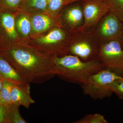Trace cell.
<instances>
[{
    "mask_svg": "<svg viewBox=\"0 0 123 123\" xmlns=\"http://www.w3.org/2000/svg\"><path fill=\"white\" fill-rule=\"evenodd\" d=\"M0 54L29 84H42L55 76L53 56L14 46L0 51Z\"/></svg>",
    "mask_w": 123,
    "mask_h": 123,
    "instance_id": "6da1fadb",
    "label": "cell"
},
{
    "mask_svg": "<svg viewBox=\"0 0 123 123\" xmlns=\"http://www.w3.org/2000/svg\"><path fill=\"white\" fill-rule=\"evenodd\" d=\"M53 72L68 81L82 85L94 74L106 68L99 59L84 61L75 56H53Z\"/></svg>",
    "mask_w": 123,
    "mask_h": 123,
    "instance_id": "7a4b0ae2",
    "label": "cell"
},
{
    "mask_svg": "<svg viewBox=\"0 0 123 123\" xmlns=\"http://www.w3.org/2000/svg\"><path fill=\"white\" fill-rule=\"evenodd\" d=\"M72 32V36L68 43V55L76 56L84 61L99 59L101 43L93 29Z\"/></svg>",
    "mask_w": 123,
    "mask_h": 123,
    "instance_id": "3957f363",
    "label": "cell"
},
{
    "mask_svg": "<svg viewBox=\"0 0 123 123\" xmlns=\"http://www.w3.org/2000/svg\"><path fill=\"white\" fill-rule=\"evenodd\" d=\"M123 77L118 73L108 68H105L91 76L81 85L84 94L95 99H102L109 98L112 93L109 86L117 80Z\"/></svg>",
    "mask_w": 123,
    "mask_h": 123,
    "instance_id": "277c9868",
    "label": "cell"
},
{
    "mask_svg": "<svg viewBox=\"0 0 123 123\" xmlns=\"http://www.w3.org/2000/svg\"><path fill=\"white\" fill-rule=\"evenodd\" d=\"M98 59L106 68L120 73L123 70V47L121 40L101 43Z\"/></svg>",
    "mask_w": 123,
    "mask_h": 123,
    "instance_id": "5b68a950",
    "label": "cell"
},
{
    "mask_svg": "<svg viewBox=\"0 0 123 123\" xmlns=\"http://www.w3.org/2000/svg\"><path fill=\"white\" fill-rule=\"evenodd\" d=\"M121 20L114 13L110 11L93 29L100 43L120 39L123 36Z\"/></svg>",
    "mask_w": 123,
    "mask_h": 123,
    "instance_id": "8992f818",
    "label": "cell"
},
{
    "mask_svg": "<svg viewBox=\"0 0 123 123\" xmlns=\"http://www.w3.org/2000/svg\"><path fill=\"white\" fill-rule=\"evenodd\" d=\"M81 4L84 17L83 25L78 30L87 31L94 28L110 11L106 0H83Z\"/></svg>",
    "mask_w": 123,
    "mask_h": 123,
    "instance_id": "52a82bcc",
    "label": "cell"
},
{
    "mask_svg": "<svg viewBox=\"0 0 123 123\" xmlns=\"http://www.w3.org/2000/svg\"><path fill=\"white\" fill-rule=\"evenodd\" d=\"M67 33L60 27H55L47 34L37 40L40 45L47 46L49 51L53 54V56L58 54L62 56L68 55Z\"/></svg>",
    "mask_w": 123,
    "mask_h": 123,
    "instance_id": "ba28073f",
    "label": "cell"
},
{
    "mask_svg": "<svg viewBox=\"0 0 123 123\" xmlns=\"http://www.w3.org/2000/svg\"><path fill=\"white\" fill-rule=\"evenodd\" d=\"M62 22L72 32L81 28L84 23L81 4H76L67 8L62 15Z\"/></svg>",
    "mask_w": 123,
    "mask_h": 123,
    "instance_id": "9c48e42d",
    "label": "cell"
},
{
    "mask_svg": "<svg viewBox=\"0 0 123 123\" xmlns=\"http://www.w3.org/2000/svg\"><path fill=\"white\" fill-rule=\"evenodd\" d=\"M10 97L12 104L19 106H22L27 109L31 105L35 103L31 97L30 84H13L10 91Z\"/></svg>",
    "mask_w": 123,
    "mask_h": 123,
    "instance_id": "30bf717a",
    "label": "cell"
},
{
    "mask_svg": "<svg viewBox=\"0 0 123 123\" xmlns=\"http://www.w3.org/2000/svg\"><path fill=\"white\" fill-rule=\"evenodd\" d=\"M0 77L6 81L15 85L29 84L23 80L17 71L0 54Z\"/></svg>",
    "mask_w": 123,
    "mask_h": 123,
    "instance_id": "8fae6325",
    "label": "cell"
},
{
    "mask_svg": "<svg viewBox=\"0 0 123 123\" xmlns=\"http://www.w3.org/2000/svg\"><path fill=\"white\" fill-rule=\"evenodd\" d=\"M0 22L6 30L11 42L15 40L18 35L15 29L16 24L14 15L7 11L0 10Z\"/></svg>",
    "mask_w": 123,
    "mask_h": 123,
    "instance_id": "7c38bea8",
    "label": "cell"
},
{
    "mask_svg": "<svg viewBox=\"0 0 123 123\" xmlns=\"http://www.w3.org/2000/svg\"><path fill=\"white\" fill-rule=\"evenodd\" d=\"M54 21L48 16L38 14L33 17L31 21L33 31L36 33H40L47 30L52 26Z\"/></svg>",
    "mask_w": 123,
    "mask_h": 123,
    "instance_id": "4fadbf2b",
    "label": "cell"
},
{
    "mask_svg": "<svg viewBox=\"0 0 123 123\" xmlns=\"http://www.w3.org/2000/svg\"><path fill=\"white\" fill-rule=\"evenodd\" d=\"M19 107L14 104L7 106L5 123H27L21 116Z\"/></svg>",
    "mask_w": 123,
    "mask_h": 123,
    "instance_id": "5bb4252c",
    "label": "cell"
},
{
    "mask_svg": "<svg viewBox=\"0 0 123 123\" xmlns=\"http://www.w3.org/2000/svg\"><path fill=\"white\" fill-rule=\"evenodd\" d=\"M16 25L18 30L24 36L29 35L30 33L32 27L31 22L26 16L20 17L17 20Z\"/></svg>",
    "mask_w": 123,
    "mask_h": 123,
    "instance_id": "9a60e30c",
    "label": "cell"
},
{
    "mask_svg": "<svg viewBox=\"0 0 123 123\" xmlns=\"http://www.w3.org/2000/svg\"><path fill=\"white\" fill-rule=\"evenodd\" d=\"M13 84L4 81L3 86L0 90L3 105L9 106L12 104L10 97V91Z\"/></svg>",
    "mask_w": 123,
    "mask_h": 123,
    "instance_id": "2e32d148",
    "label": "cell"
},
{
    "mask_svg": "<svg viewBox=\"0 0 123 123\" xmlns=\"http://www.w3.org/2000/svg\"><path fill=\"white\" fill-rule=\"evenodd\" d=\"M110 11L116 14L123 21V0H106Z\"/></svg>",
    "mask_w": 123,
    "mask_h": 123,
    "instance_id": "e0dca14e",
    "label": "cell"
},
{
    "mask_svg": "<svg viewBox=\"0 0 123 123\" xmlns=\"http://www.w3.org/2000/svg\"><path fill=\"white\" fill-rule=\"evenodd\" d=\"M75 123H108L103 116L99 114L86 115Z\"/></svg>",
    "mask_w": 123,
    "mask_h": 123,
    "instance_id": "ac0fdd59",
    "label": "cell"
},
{
    "mask_svg": "<svg viewBox=\"0 0 123 123\" xmlns=\"http://www.w3.org/2000/svg\"><path fill=\"white\" fill-rule=\"evenodd\" d=\"M48 9L53 16H56L64 5V0H47Z\"/></svg>",
    "mask_w": 123,
    "mask_h": 123,
    "instance_id": "d6986e66",
    "label": "cell"
},
{
    "mask_svg": "<svg viewBox=\"0 0 123 123\" xmlns=\"http://www.w3.org/2000/svg\"><path fill=\"white\" fill-rule=\"evenodd\" d=\"M110 90L123 101V78L117 80L109 86Z\"/></svg>",
    "mask_w": 123,
    "mask_h": 123,
    "instance_id": "ffe728a7",
    "label": "cell"
},
{
    "mask_svg": "<svg viewBox=\"0 0 123 123\" xmlns=\"http://www.w3.org/2000/svg\"><path fill=\"white\" fill-rule=\"evenodd\" d=\"M27 4L30 7L43 11L48 9L47 0H26Z\"/></svg>",
    "mask_w": 123,
    "mask_h": 123,
    "instance_id": "44dd1931",
    "label": "cell"
},
{
    "mask_svg": "<svg viewBox=\"0 0 123 123\" xmlns=\"http://www.w3.org/2000/svg\"><path fill=\"white\" fill-rule=\"evenodd\" d=\"M21 0H0V5L7 8L12 9L18 6Z\"/></svg>",
    "mask_w": 123,
    "mask_h": 123,
    "instance_id": "7402d4cb",
    "label": "cell"
},
{
    "mask_svg": "<svg viewBox=\"0 0 123 123\" xmlns=\"http://www.w3.org/2000/svg\"><path fill=\"white\" fill-rule=\"evenodd\" d=\"M6 106L0 104V123H5Z\"/></svg>",
    "mask_w": 123,
    "mask_h": 123,
    "instance_id": "603a6c76",
    "label": "cell"
},
{
    "mask_svg": "<svg viewBox=\"0 0 123 123\" xmlns=\"http://www.w3.org/2000/svg\"><path fill=\"white\" fill-rule=\"evenodd\" d=\"M80 0H64V5Z\"/></svg>",
    "mask_w": 123,
    "mask_h": 123,
    "instance_id": "cb8c5ba5",
    "label": "cell"
},
{
    "mask_svg": "<svg viewBox=\"0 0 123 123\" xmlns=\"http://www.w3.org/2000/svg\"><path fill=\"white\" fill-rule=\"evenodd\" d=\"M4 81V80L1 77H0V90H1L3 86Z\"/></svg>",
    "mask_w": 123,
    "mask_h": 123,
    "instance_id": "d4e9b609",
    "label": "cell"
},
{
    "mask_svg": "<svg viewBox=\"0 0 123 123\" xmlns=\"http://www.w3.org/2000/svg\"><path fill=\"white\" fill-rule=\"evenodd\" d=\"M0 104H2V105H3L2 98H1V95L0 92Z\"/></svg>",
    "mask_w": 123,
    "mask_h": 123,
    "instance_id": "484cf974",
    "label": "cell"
},
{
    "mask_svg": "<svg viewBox=\"0 0 123 123\" xmlns=\"http://www.w3.org/2000/svg\"><path fill=\"white\" fill-rule=\"evenodd\" d=\"M120 75L123 77V71L120 73Z\"/></svg>",
    "mask_w": 123,
    "mask_h": 123,
    "instance_id": "4316f807",
    "label": "cell"
},
{
    "mask_svg": "<svg viewBox=\"0 0 123 123\" xmlns=\"http://www.w3.org/2000/svg\"><path fill=\"white\" fill-rule=\"evenodd\" d=\"M122 37H123V36H122Z\"/></svg>",
    "mask_w": 123,
    "mask_h": 123,
    "instance_id": "83f0119b",
    "label": "cell"
}]
</instances>
